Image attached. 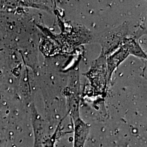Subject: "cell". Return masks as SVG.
I'll return each instance as SVG.
<instances>
[{"instance_id": "cell-2", "label": "cell", "mask_w": 147, "mask_h": 147, "mask_svg": "<svg viewBox=\"0 0 147 147\" xmlns=\"http://www.w3.org/2000/svg\"><path fill=\"white\" fill-rule=\"evenodd\" d=\"M105 57L106 55L102 51L100 57L95 61L87 73V78L92 85L95 87H101L104 89L109 83L107 59Z\"/></svg>"}, {"instance_id": "cell-1", "label": "cell", "mask_w": 147, "mask_h": 147, "mask_svg": "<svg viewBox=\"0 0 147 147\" xmlns=\"http://www.w3.org/2000/svg\"><path fill=\"white\" fill-rule=\"evenodd\" d=\"M130 55L140 58H146V55L142 50L135 39L126 38L118 50L110 55L107 59L108 82L111 81L112 75L118 66Z\"/></svg>"}]
</instances>
